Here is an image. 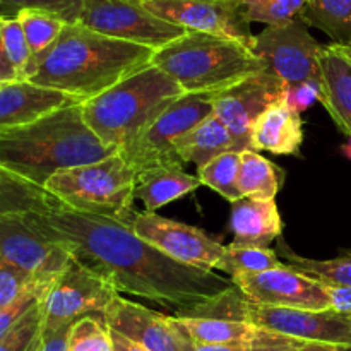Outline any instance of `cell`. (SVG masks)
<instances>
[{"label": "cell", "instance_id": "30bf717a", "mask_svg": "<svg viewBox=\"0 0 351 351\" xmlns=\"http://www.w3.org/2000/svg\"><path fill=\"white\" fill-rule=\"evenodd\" d=\"M252 53L263 60L266 71L273 72L288 88L304 82H321L322 45L308 33L304 21L297 19L285 26H267L256 34Z\"/></svg>", "mask_w": 351, "mask_h": 351}, {"label": "cell", "instance_id": "f6af8a7d", "mask_svg": "<svg viewBox=\"0 0 351 351\" xmlns=\"http://www.w3.org/2000/svg\"><path fill=\"white\" fill-rule=\"evenodd\" d=\"M341 149H343V153H345V156L350 158V160H351V139L345 144V146L341 147Z\"/></svg>", "mask_w": 351, "mask_h": 351}, {"label": "cell", "instance_id": "e0dca14e", "mask_svg": "<svg viewBox=\"0 0 351 351\" xmlns=\"http://www.w3.org/2000/svg\"><path fill=\"white\" fill-rule=\"evenodd\" d=\"M112 331L125 336L146 351H187L191 338L171 315H163L144 305L117 295L105 311Z\"/></svg>", "mask_w": 351, "mask_h": 351}, {"label": "cell", "instance_id": "4fadbf2b", "mask_svg": "<svg viewBox=\"0 0 351 351\" xmlns=\"http://www.w3.org/2000/svg\"><path fill=\"white\" fill-rule=\"evenodd\" d=\"M141 3L151 14L185 31L228 38L252 48L256 34L237 0H151Z\"/></svg>", "mask_w": 351, "mask_h": 351}, {"label": "cell", "instance_id": "1f68e13d", "mask_svg": "<svg viewBox=\"0 0 351 351\" xmlns=\"http://www.w3.org/2000/svg\"><path fill=\"white\" fill-rule=\"evenodd\" d=\"M67 351H113L112 329L103 315H88L74 322L69 332Z\"/></svg>", "mask_w": 351, "mask_h": 351}, {"label": "cell", "instance_id": "e575fe53", "mask_svg": "<svg viewBox=\"0 0 351 351\" xmlns=\"http://www.w3.org/2000/svg\"><path fill=\"white\" fill-rule=\"evenodd\" d=\"M41 328H43V314L40 304L19 324L0 336V351H33L40 343Z\"/></svg>", "mask_w": 351, "mask_h": 351}, {"label": "cell", "instance_id": "ac0fdd59", "mask_svg": "<svg viewBox=\"0 0 351 351\" xmlns=\"http://www.w3.org/2000/svg\"><path fill=\"white\" fill-rule=\"evenodd\" d=\"M77 98L29 81H16L0 88V132L24 125L64 106L79 105Z\"/></svg>", "mask_w": 351, "mask_h": 351}, {"label": "cell", "instance_id": "5b68a950", "mask_svg": "<svg viewBox=\"0 0 351 351\" xmlns=\"http://www.w3.org/2000/svg\"><path fill=\"white\" fill-rule=\"evenodd\" d=\"M151 65L170 75L184 93L206 95L225 91L266 69L245 45L195 31L154 51Z\"/></svg>", "mask_w": 351, "mask_h": 351}, {"label": "cell", "instance_id": "ee69618b", "mask_svg": "<svg viewBox=\"0 0 351 351\" xmlns=\"http://www.w3.org/2000/svg\"><path fill=\"white\" fill-rule=\"evenodd\" d=\"M297 351H350L338 345H328V343H305Z\"/></svg>", "mask_w": 351, "mask_h": 351}, {"label": "cell", "instance_id": "603a6c76", "mask_svg": "<svg viewBox=\"0 0 351 351\" xmlns=\"http://www.w3.org/2000/svg\"><path fill=\"white\" fill-rule=\"evenodd\" d=\"M173 149L184 163H194L201 168L219 154L235 151V141L225 122L213 112L189 132L178 137L173 143Z\"/></svg>", "mask_w": 351, "mask_h": 351}, {"label": "cell", "instance_id": "2e32d148", "mask_svg": "<svg viewBox=\"0 0 351 351\" xmlns=\"http://www.w3.org/2000/svg\"><path fill=\"white\" fill-rule=\"evenodd\" d=\"M243 297L257 305L307 311H329L324 283L298 273L288 264L257 274H240L232 278Z\"/></svg>", "mask_w": 351, "mask_h": 351}, {"label": "cell", "instance_id": "44dd1931", "mask_svg": "<svg viewBox=\"0 0 351 351\" xmlns=\"http://www.w3.org/2000/svg\"><path fill=\"white\" fill-rule=\"evenodd\" d=\"M230 230L235 245L267 247L283 233L276 201L242 197L232 204Z\"/></svg>", "mask_w": 351, "mask_h": 351}, {"label": "cell", "instance_id": "9c48e42d", "mask_svg": "<svg viewBox=\"0 0 351 351\" xmlns=\"http://www.w3.org/2000/svg\"><path fill=\"white\" fill-rule=\"evenodd\" d=\"M77 24L127 43L160 50L187 31L160 19L137 0H84Z\"/></svg>", "mask_w": 351, "mask_h": 351}, {"label": "cell", "instance_id": "83f0119b", "mask_svg": "<svg viewBox=\"0 0 351 351\" xmlns=\"http://www.w3.org/2000/svg\"><path fill=\"white\" fill-rule=\"evenodd\" d=\"M276 250L267 247H245L230 243L225 247V254L216 264L215 269L230 274V278L240 274H257L281 266Z\"/></svg>", "mask_w": 351, "mask_h": 351}, {"label": "cell", "instance_id": "ba28073f", "mask_svg": "<svg viewBox=\"0 0 351 351\" xmlns=\"http://www.w3.org/2000/svg\"><path fill=\"white\" fill-rule=\"evenodd\" d=\"M117 295L120 293L110 281L72 256L41 300V331L72 326L88 315H103Z\"/></svg>", "mask_w": 351, "mask_h": 351}, {"label": "cell", "instance_id": "4dcf8cb0", "mask_svg": "<svg viewBox=\"0 0 351 351\" xmlns=\"http://www.w3.org/2000/svg\"><path fill=\"white\" fill-rule=\"evenodd\" d=\"M243 16L252 23L285 26L300 19L307 0H237Z\"/></svg>", "mask_w": 351, "mask_h": 351}, {"label": "cell", "instance_id": "b9f144b4", "mask_svg": "<svg viewBox=\"0 0 351 351\" xmlns=\"http://www.w3.org/2000/svg\"><path fill=\"white\" fill-rule=\"evenodd\" d=\"M187 351H261L250 346H230V345H195L191 339Z\"/></svg>", "mask_w": 351, "mask_h": 351}, {"label": "cell", "instance_id": "52a82bcc", "mask_svg": "<svg viewBox=\"0 0 351 351\" xmlns=\"http://www.w3.org/2000/svg\"><path fill=\"white\" fill-rule=\"evenodd\" d=\"M213 96L206 93H185L119 154L136 173L160 167L184 168V161L175 153L173 143L215 112Z\"/></svg>", "mask_w": 351, "mask_h": 351}, {"label": "cell", "instance_id": "7402d4cb", "mask_svg": "<svg viewBox=\"0 0 351 351\" xmlns=\"http://www.w3.org/2000/svg\"><path fill=\"white\" fill-rule=\"evenodd\" d=\"M199 185H202L201 180L184 171L182 167L151 168L137 173L134 197L143 202L146 211L154 213L194 192Z\"/></svg>", "mask_w": 351, "mask_h": 351}, {"label": "cell", "instance_id": "9a60e30c", "mask_svg": "<svg viewBox=\"0 0 351 351\" xmlns=\"http://www.w3.org/2000/svg\"><path fill=\"white\" fill-rule=\"evenodd\" d=\"M130 226L139 239L185 266L213 271L225 254L226 245L213 240L201 228L163 218L156 213L137 211Z\"/></svg>", "mask_w": 351, "mask_h": 351}, {"label": "cell", "instance_id": "7c38bea8", "mask_svg": "<svg viewBox=\"0 0 351 351\" xmlns=\"http://www.w3.org/2000/svg\"><path fill=\"white\" fill-rule=\"evenodd\" d=\"M285 96L287 84L266 69L213 96V108L228 127L237 153L252 149L250 137L256 120Z\"/></svg>", "mask_w": 351, "mask_h": 351}, {"label": "cell", "instance_id": "f1b7e54d", "mask_svg": "<svg viewBox=\"0 0 351 351\" xmlns=\"http://www.w3.org/2000/svg\"><path fill=\"white\" fill-rule=\"evenodd\" d=\"M239 168L240 153L228 151V153L219 154L204 167L197 168V178L202 185L213 189L233 204L242 199L239 191Z\"/></svg>", "mask_w": 351, "mask_h": 351}, {"label": "cell", "instance_id": "3957f363", "mask_svg": "<svg viewBox=\"0 0 351 351\" xmlns=\"http://www.w3.org/2000/svg\"><path fill=\"white\" fill-rule=\"evenodd\" d=\"M117 154L84 122L81 103L0 132V168L43 187L57 171Z\"/></svg>", "mask_w": 351, "mask_h": 351}, {"label": "cell", "instance_id": "5bb4252c", "mask_svg": "<svg viewBox=\"0 0 351 351\" xmlns=\"http://www.w3.org/2000/svg\"><path fill=\"white\" fill-rule=\"evenodd\" d=\"M71 252L48 239L36 211L0 216V261L33 274H58L71 261Z\"/></svg>", "mask_w": 351, "mask_h": 351}, {"label": "cell", "instance_id": "836d02e7", "mask_svg": "<svg viewBox=\"0 0 351 351\" xmlns=\"http://www.w3.org/2000/svg\"><path fill=\"white\" fill-rule=\"evenodd\" d=\"M84 0H0V17H17L27 9L47 10L67 24H77Z\"/></svg>", "mask_w": 351, "mask_h": 351}, {"label": "cell", "instance_id": "ab89813d", "mask_svg": "<svg viewBox=\"0 0 351 351\" xmlns=\"http://www.w3.org/2000/svg\"><path fill=\"white\" fill-rule=\"evenodd\" d=\"M71 328L72 326H65L55 331H41V339L36 351H67Z\"/></svg>", "mask_w": 351, "mask_h": 351}, {"label": "cell", "instance_id": "74e56055", "mask_svg": "<svg viewBox=\"0 0 351 351\" xmlns=\"http://www.w3.org/2000/svg\"><path fill=\"white\" fill-rule=\"evenodd\" d=\"M285 99H287V103L295 112H298L302 115L314 103H321V82H304V84L293 86V88H288L287 86V96H285Z\"/></svg>", "mask_w": 351, "mask_h": 351}, {"label": "cell", "instance_id": "6da1fadb", "mask_svg": "<svg viewBox=\"0 0 351 351\" xmlns=\"http://www.w3.org/2000/svg\"><path fill=\"white\" fill-rule=\"evenodd\" d=\"M36 219L48 239L110 281L119 293L156 302L173 308V315L206 307L235 288L232 278L170 259L117 219L72 211L64 204L36 211Z\"/></svg>", "mask_w": 351, "mask_h": 351}, {"label": "cell", "instance_id": "60d3db41", "mask_svg": "<svg viewBox=\"0 0 351 351\" xmlns=\"http://www.w3.org/2000/svg\"><path fill=\"white\" fill-rule=\"evenodd\" d=\"M21 81L19 74L14 69V65L10 64L9 57L5 53V48H3V41H2V33H0V88L9 82H16Z\"/></svg>", "mask_w": 351, "mask_h": 351}, {"label": "cell", "instance_id": "8d00e7d4", "mask_svg": "<svg viewBox=\"0 0 351 351\" xmlns=\"http://www.w3.org/2000/svg\"><path fill=\"white\" fill-rule=\"evenodd\" d=\"M38 276L40 274H33L23 267L0 261V311L9 307L24 291L29 290Z\"/></svg>", "mask_w": 351, "mask_h": 351}, {"label": "cell", "instance_id": "4316f807", "mask_svg": "<svg viewBox=\"0 0 351 351\" xmlns=\"http://www.w3.org/2000/svg\"><path fill=\"white\" fill-rule=\"evenodd\" d=\"M58 202L47 189L38 187L19 177L0 178V216L12 213L48 211Z\"/></svg>", "mask_w": 351, "mask_h": 351}, {"label": "cell", "instance_id": "d4e9b609", "mask_svg": "<svg viewBox=\"0 0 351 351\" xmlns=\"http://www.w3.org/2000/svg\"><path fill=\"white\" fill-rule=\"evenodd\" d=\"M300 21L321 29L335 45H351V0H307Z\"/></svg>", "mask_w": 351, "mask_h": 351}, {"label": "cell", "instance_id": "d590c367", "mask_svg": "<svg viewBox=\"0 0 351 351\" xmlns=\"http://www.w3.org/2000/svg\"><path fill=\"white\" fill-rule=\"evenodd\" d=\"M0 33H2L7 57H9L10 64L14 65V69L19 74V79L23 81L24 69L27 67L31 60V50L19 19L17 17H9V19L0 17Z\"/></svg>", "mask_w": 351, "mask_h": 351}, {"label": "cell", "instance_id": "d6a6232c", "mask_svg": "<svg viewBox=\"0 0 351 351\" xmlns=\"http://www.w3.org/2000/svg\"><path fill=\"white\" fill-rule=\"evenodd\" d=\"M58 274H40L29 290L24 291V293L21 295L14 304H10L9 307L0 311V336H3L7 331H10L14 326L19 324L36 305L41 304V300L45 298L47 291L50 290L53 281L57 280Z\"/></svg>", "mask_w": 351, "mask_h": 351}, {"label": "cell", "instance_id": "d6986e66", "mask_svg": "<svg viewBox=\"0 0 351 351\" xmlns=\"http://www.w3.org/2000/svg\"><path fill=\"white\" fill-rule=\"evenodd\" d=\"M322 106L341 132L351 139V50L341 45H322Z\"/></svg>", "mask_w": 351, "mask_h": 351}, {"label": "cell", "instance_id": "8fae6325", "mask_svg": "<svg viewBox=\"0 0 351 351\" xmlns=\"http://www.w3.org/2000/svg\"><path fill=\"white\" fill-rule=\"evenodd\" d=\"M240 319L304 343H328L351 351V319L329 311L257 305L243 298Z\"/></svg>", "mask_w": 351, "mask_h": 351}, {"label": "cell", "instance_id": "7a4b0ae2", "mask_svg": "<svg viewBox=\"0 0 351 351\" xmlns=\"http://www.w3.org/2000/svg\"><path fill=\"white\" fill-rule=\"evenodd\" d=\"M153 48L103 36L81 24H65L58 40L31 58L23 81L88 101L151 64Z\"/></svg>", "mask_w": 351, "mask_h": 351}, {"label": "cell", "instance_id": "f546056e", "mask_svg": "<svg viewBox=\"0 0 351 351\" xmlns=\"http://www.w3.org/2000/svg\"><path fill=\"white\" fill-rule=\"evenodd\" d=\"M17 19L23 26L24 36L29 45L31 58L45 53L58 40L65 24H67L55 14L36 9L23 10V12L17 14Z\"/></svg>", "mask_w": 351, "mask_h": 351}, {"label": "cell", "instance_id": "bcb514c9", "mask_svg": "<svg viewBox=\"0 0 351 351\" xmlns=\"http://www.w3.org/2000/svg\"><path fill=\"white\" fill-rule=\"evenodd\" d=\"M12 177H17V175H14V173H10V171L0 168V178H12Z\"/></svg>", "mask_w": 351, "mask_h": 351}, {"label": "cell", "instance_id": "7dc6e473", "mask_svg": "<svg viewBox=\"0 0 351 351\" xmlns=\"http://www.w3.org/2000/svg\"><path fill=\"white\" fill-rule=\"evenodd\" d=\"M137 2H151V0H137Z\"/></svg>", "mask_w": 351, "mask_h": 351}, {"label": "cell", "instance_id": "277c9868", "mask_svg": "<svg viewBox=\"0 0 351 351\" xmlns=\"http://www.w3.org/2000/svg\"><path fill=\"white\" fill-rule=\"evenodd\" d=\"M184 95L178 82L149 64L108 91L81 103V110L96 137L120 153Z\"/></svg>", "mask_w": 351, "mask_h": 351}, {"label": "cell", "instance_id": "f35d334b", "mask_svg": "<svg viewBox=\"0 0 351 351\" xmlns=\"http://www.w3.org/2000/svg\"><path fill=\"white\" fill-rule=\"evenodd\" d=\"M324 287L332 311L351 319V287H338V285H324Z\"/></svg>", "mask_w": 351, "mask_h": 351}, {"label": "cell", "instance_id": "cb8c5ba5", "mask_svg": "<svg viewBox=\"0 0 351 351\" xmlns=\"http://www.w3.org/2000/svg\"><path fill=\"white\" fill-rule=\"evenodd\" d=\"M287 173L254 149L240 153L239 191L242 197L256 201H274Z\"/></svg>", "mask_w": 351, "mask_h": 351}, {"label": "cell", "instance_id": "c3c4849f", "mask_svg": "<svg viewBox=\"0 0 351 351\" xmlns=\"http://www.w3.org/2000/svg\"><path fill=\"white\" fill-rule=\"evenodd\" d=\"M40 339H41V338H40ZM38 345H40V343H38ZM36 348H38V346H36ZM36 348H34V350H33V351H36Z\"/></svg>", "mask_w": 351, "mask_h": 351}, {"label": "cell", "instance_id": "8992f818", "mask_svg": "<svg viewBox=\"0 0 351 351\" xmlns=\"http://www.w3.org/2000/svg\"><path fill=\"white\" fill-rule=\"evenodd\" d=\"M137 173L119 153L96 163L60 170L45 189L65 208L86 215L105 216L130 226Z\"/></svg>", "mask_w": 351, "mask_h": 351}, {"label": "cell", "instance_id": "681fc988", "mask_svg": "<svg viewBox=\"0 0 351 351\" xmlns=\"http://www.w3.org/2000/svg\"><path fill=\"white\" fill-rule=\"evenodd\" d=\"M348 48H350V50H351V45H350V47H348Z\"/></svg>", "mask_w": 351, "mask_h": 351}, {"label": "cell", "instance_id": "484cf974", "mask_svg": "<svg viewBox=\"0 0 351 351\" xmlns=\"http://www.w3.org/2000/svg\"><path fill=\"white\" fill-rule=\"evenodd\" d=\"M278 256L287 259L288 266L319 283L351 287V250H343L338 257L332 259L319 261L298 256L287 243L281 242L278 247Z\"/></svg>", "mask_w": 351, "mask_h": 351}, {"label": "cell", "instance_id": "7bdbcfd3", "mask_svg": "<svg viewBox=\"0 0 351 351\" xmlns=\"http://www.w3.org/2000/svg\"><path fill=\"white\" fill-rule=\"evenodd\" d=\"M112 339H113V351H146L143 346L130 341L129 338H125V336L119 335V332L115 331H112Z\"/></svg>", "mask_w": 351, "mask_h": 351}, {"label": "cell", "instance_id": "ffe728a7", "mask_svg": "<svg viewBox=\"0 0 351 351\" xmlns=\"http://www.w3.org/2000/svg\"><path fill=\"white\" fill-rule=\"evenodd\" d=\"M304 144V122L287 99L271 105L252 127L254 151H269L278 156H298Z\"/></svg>", "mask_w": 351, "mask_h": 351}]
</instances>
